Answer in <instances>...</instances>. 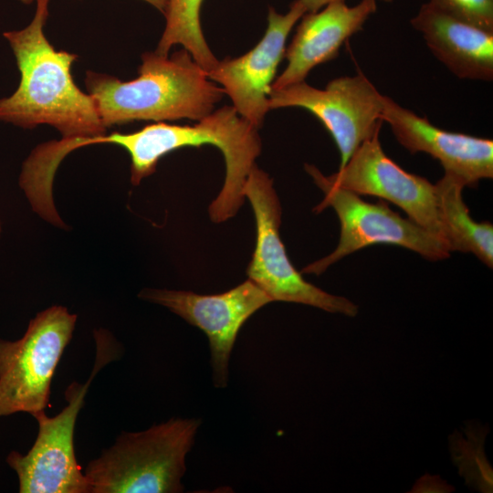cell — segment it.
<instances>
[{
	"instance_id": "cell-1",
	"label": "cell",
	"mask_w": 493,
	"mask_h": 493,
	"mask_svg": "<svg viewBox=\"0 0 493 493\" xmlns=\"http://www.w3.org/2000/svg\"><path fill=\"white\" fill-rule=\"evenodd\" d=\"M50 0H36L27 26L6 31L20 72L16 90L0 99V121L24 129L47 124L65 140L105 134L95 101L74 82L71 67L78 55L56 50L44 34Z\"/></svg>"
},
{
	"instance_id": "cell-2",
	"label": "cell",
	"mask_w": 493,
	"mask_h": 493,
	"mask_svg": "<svg viewBox=\"0 0 493 493\" xmlns=\"http://www.w3.org/2000/svg\"><path fill=\"white\" fill-rule=\"evenodd\" d=\"M138 73L137 78L123 81L86 72L87 91L106 129L139 121H199L214 110L224 95L184 48L171 57L155 51L142 54Z\"/></svg>"
},
{
	"instance_id": "cell-3",
	"label": "cell",
	"mask_w": 493,
	"mask_h": 493,
	"mask_svg": "<svg viewBox=\"0 0 493 493\" xmlns=\"http://www.w3.org/2000/svg\"><path fill=\"white\" fill-rule=\"evenodd\" d=\"M194 125L155 122L131 132L127 152L131 173L142 180L152 174L162 157L180 148L214 145L223 153L226 176L222 189L209 205L212 221L233 217L244 203L243 187L261 152L257 130L239 116L233 106H224Z\"/></svg>"
},
{
	"instance_id": "cell-4",
	"label": "cell",
	"mask_w": 493,
	"mask_h": 493,
	"mask_svg": "<svg viewBox=\"0 0 493 493\" xmlns=\"http://www.w3.org/2000/svg\"><path fill=\"white\" fill-rule=\"evenodd\" d=\"M200 420L171 418L140 432H121L85 469L90 493H178Z\"/></svg>"
},
{
	"instance_id": "cell-5",
	"label": "cell",
	"mask_w": 493,
	"mask_h": 493,
	"mask_svg": "<svg viewBox=\"0 0 493 493\" xmlns=\"http://www.w3.org/2000/svg\"><path fill=\"white\" fill-rule=\"evenodd\" d=\"M94 338L96 360L88 382L68 385L65 392L68 405L57 415L47 416L45 411L33 414L38 423L34 445L26 455L11 451L6 456V463L17 475L20 493H90L75 456L76 421L92 379L121 351L107 330H95Z\"/></svg>"
},
{
	"instance_id": "cell-6",
	"label": "cell",
	"mask_w": 493,
	"mask_h": 493,
	"mask_svg": "<svg viewBox=\"0 0 493 493\" xmlns=\"http://www.w3.org/2000/svg\"><path fill=\"white\" fill-rule=\"evenodd\" d=\"M305 170L324 194L313 211L320 213L331 207L340 220L341 235L330 254L309 264L301 273L320 275L348 255L375 244L404 247L430 261L450 256L445 241L410 218L402 217L384 202L372 204L362 200L357 194L333 184L312 164H305Z\"/></svg>"
},
{
	"instance_id": "cell-7",
	"label": "cell",
	"mask_w": 493,
	"mask_h": 493,
	"mask_svg": "<svg viewBox=\"0 0 493 493\" xmlns=\"http://www.w3.org/2000/svg\"><path fill=\"white\" fill-rule=\"evenodd\" d=\"M77 318L54 305L38 312L20 339H0V417L33 415L49 405L51 381Z\"/></svg>"
},
{
	"instance_id": "cell-8",
	"label": "cell",
	"mask_w": 493,
	"mask_h": 493,
	"mask_svg": "<svg viewBox=\"0 0 493 493\" xmlns=\"http://www.w3.org/2000/svg\"><path fill=\"white\" fill-rule=\"evenodd\" d=\"M243 194L252 206L257 226L256 247L246 269L248 279L272 301L300 303L330 313L356 316L355 303L306 281L292 265L279 236L281 207L273 182L257 165L246 178Z\"/></svg>"
},
{
	"instance_id": "cell-9",
	"label": "cell",
	"mask_w": 493,
	"mask_h": 493,
	"mask_svg": "<svg viewBox=\"0 0 493 493\" xmlns=\"http://www.w3.org/2000/svg\"><path fill=\"white\" fill-rule=\"evenodd\" d=\"M383 94L362 72L330 80L324 89L305 81L271 89L269 109L296 107L316 116L330 132L343 167L362 142L382 128Z\"/></svg>"
},
{
	"instance_id": "cell-10",
	"label": "cell",
	"mask_w": 493,
	"mask_h": 493,
	"mask_svg": "<svg viewBox=\"0 0 493 493\" xmlns=\"http://www.w3.org/2000/svg\"><path fill=\"white\" fill-rule=\"evenodd\" d=\"M139 297L167 308L205 332L209 341L214 383L219 388L227 384L228 362L241 327L257 310L272 302L250 279L220 294L144 288Z\"/></svg>"
},
{
	"instance_id": "cell-11",
	"label": "cell",
	"mask_w": 493,
	"mask_h": 493,
	"mask_svg": "<svg viewBox=\"0 0 493 493\" xmlns=\"http://www.w3.org/2000/svg\"><path fill=\"white\" fill-rule=\"evenodd\" d=\"M380 131L362 142L346 164L327 178L358 195L377 196L396 205L408 218L446 242L435 184L389 158L383 150Z\"/></svg>"
},
{
	"instance_id": "cell-12",
	"label": "cell",
	"mask_w": 493,
	"mask_h": 493,
	"mask_svg": "<svg viewBox=\"0 0 493 493\" xmlns=\"http://www.w3.org/2000/svg\"><path fill=\"white\" fill-rule=\"evenodd\" d=\"M304 14L306 11L298 0L291 3L285 15L269 7L267 26L260 41L243 56L218 61L206 72L210 80L222 86L239 116L257 129L270 110L268 97L285 56L287 38Z\"/></svg>"
},
{
	"instance_id": "cell-13",
	"label": "cell",
	"mask_w": 493,
	"mask_h": 493,
	"mask_svg": "<svg viewBox=\"0 0 493 493\" xmlns=\"http://www.w3.org/2000/svg\"><path fill=\"white\" fill-rule=\"evenodd\" d=\"M382 120L402 146L411 153L431 155L465 187L475 188L480 180L493 177L492 140L440 129L385 95Z\"/></svg>"
},
{
	"instance_id": "cell-14",
	"label": "cell",
	"mask_w": 493,
	"mask_h": 493,
	"mask_svg": "<svg viewBox=\"0 0 493 493\" xmlns=\"http://www.w3.org/2000/svg\"><path fill=\"white\" fill-rule=\"evenodd\" d=\"M376 10L377 0H361L352 6L338 1L304 14L285 51L287 67L271 89L305 81L311 69L334 59L343 43L360 32Z\"/></svg>"
},
{
	"instance_id": "cell-15",
	"label": "cell",
	"mask_w": 493,
	"mask_h": 493,
	"mask_svg": "<svg viewBox=\"0 0 493 493\" xmlns=\"http://www.w3.org/2000/svg\"><path fill=\"white\" fill-rule=\"evenodd\" d=\"M432 54L458 79H493V32L454 16L429 2L410 20Z\"/></svg>"
},
{
	"instance_id": "cell-16",
	"label": "cell",
	"mask_w": 493,
	"mask_h": 493,
	"mask_svg": "<svg viewBox=\"0 0 493 493\" xmlns=\"http://www.w3.org/2000/svg\"><path fill=\"white\" fill-rule=\"evenodd\" d=\"M435 187L449 250L471 253L492 268V224L477 223L471 217L462 197L465 186L454 175L445 173Z\"/></svg>"
},
{
	"instance_id": "cell-17",
	"label": "cell",
	"mask_w": 493,
	"mask_h": 493,
	"mask_svg": "<svg viewBox=\"0 0 493 493\" xmlns=\"http://www.w3.org/2000/svg\"><path fill=\"white\" fill-rule=\"evenodd\" d=\"M204 0H167L163 12L165 27L155 52L167 57L171 47L180 44L206 72L218 60L204 37L200 10Z\"/></svg>"
},
{
	"instance_id": "cell-18",
	"label": "cell",
	"mask_w": 493,
	"mask_h": 493,
	"mask_svg": "<svg viewBox=\"0 0 493 493\" xmlns=\"http://www.w3.org/2000/svg\"><path fill=\"white\" fill-rule=\"evenodd\" d=\"M428 2L451 16L493 32V0H429Z\"/></svg>"
},
{
	"instance_id": "cell-19",
	"label": "cell",
	"mask_w": 493,
	"mask_h": 493,
	"mask_svg": "<svg viewBox=\"0 0 493 493\" xmlns=\"http://www.w3.org/2000/svg\"><path fill=\"white\" fill-rule=\"evenodd\" d=\"M298 1L304 7L306 13H314L320 10L325 5L330 3L338 2V1H345V0H298ZM377 1L391 3L393 0H377Z\"/></svg>"
},
{
	"instance_id": "cell-20",
	"label": "cell",
	"mask_w": 493,
	"mask_h": 493,
	"mask_svg": "<svg viewBox=\"0 0 493 493\" xmlns=\"http://www.w3.org/2000/svg\"><path fill=\"white\" fill-rule=\"evenodd\" d=\"M142 1H145L146 3L150 4L151 5L155 7L157 10H159L163 14L167 5V0H142Z\"/></svg>"
},
{
	"instance_id": "cell-21",
	"label": "cell",
	"mask_w": 493,
	"mask_h": 493,
	"mask_svg": "<svg viewBox=\"0 0 493 493\" xmlns=\"http://www.w3.org/2000/svg\"><path fill=\"white\" fill-rule=\"evenodd\" d=\"M21 3L25 4V5H30L32 4L33 2H36V0H19Z\"/></svg>"
},
{
	"instance_id": "cell-22",
	"label": "cell",
	"mask_w": 493,
	"mask_h": 493,
	"mask_svg": "<svg viewBox=\"0 0 493 493\" xmlns=\"http://www.w3.org/2000/svg\"><path fill=\"white\" fill-rule=\"evenodd\" d=\"M1 232H2V225H1V221H0V235H1Z\"/></svg>"
}]
</instances>
